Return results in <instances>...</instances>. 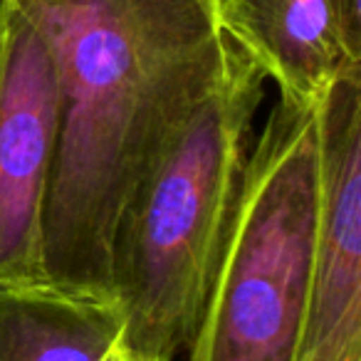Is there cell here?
I'll list each match as a JSON object with an SVG mask.
<instances>
[{
  "label": "cell",
  "mask_w": 361,
  "mask_h": 361,
  "mask_svg": "<svg viewBox=\"0 0 361 361\" xmlns=\"http://www.w3.org/2000/svg\"><path fill=\"white\" fill-rule=\"evenodd\" d=\"M121 331L124 312L109 292L50 277L0 285V361H99Z\"/></svg>",
  "instance_id": "obj_7"
},
{
  "label": "cell",
  "mask_w": 361,
  "mask_h": 361,
  "mask_svg": "<svg viewBox=\"0 0 361 361\" xmlns=\"http://www.w3.org/2000/svg\"><path fill=\"white\" fill-rule=\"evenodd\" d=\"M317 104L277 94L252 139L186 361H297L319 193Z\"/></svg>",
  "instance_id": "obj_3"
},
{
  "label": "cell",
  "mask_w": 361,
  "mask_h": 361,
  "mask_svg": "<svg viewBox=\"0 0 361 361\" xmlns=\"http://www.w3.org/2000/svg\"><path fill=\"white\" fill-rule=\"evenodd\" d=\"M99 361H159V359H151V356L141 354V351L131 349L129 344H124L121 339H116L109 349L104 351Z\"/></svg>",
  "instance_id": "obj_8"
},
{
  "label": "cell",
  "mask_w": 361,
  "mask_h": 361,
  "mask_svg": "<svg viewBox=\"0 0 361 361\" xmlns=\"http://www.w3.org/2000/svg\"><path fill=\"white\" fill-rule=\"evenodd\" d=\"M57 131L50 42L18 0H0V285L47 277L42 223Z\"/></svg>",
  "instance_id": "obj_4"
},
{
  "label": "cell",
  "mask_w": 361,
  "mask_h": 361,
  "mask_svg": "<svg viewBox=\"0 0 361 361\" xmlns=\"http://www.w3.org/2000/svg\"><path fill=\"white\" fill-rule=\"evenodd\" d=\"M20 6H42V3H57V0H18Z\"/></svg>",
  "instance_id": "obj_9"
},
{
  "label": "cell",
  "mask_w": 361,
  "mask_h": 361,
  "mask_svg": "<svg viewBox=\"0 0 361 361\" xmlns=\"http://www.w3.org/2000/svg\"><path fill=\"white\" fill-rule=\"evenodd\" d=\"M319 193L297 361H361V72L317 104Z\"/></svg>",
  "instance_id": "obj_5"
},
{
  "label": "cell",
  "mask_w": 361,
  "mask_h": 361,
  "mask_svg": "<svg viewBox=\"0 0 361 361\" xmlns=\"http://www.w3.org/2000/svg\"><path fill=\"white\" fill-rule=\"evenodd\" d=\"M267 77L238 42L131 191L111 243L121 341L159 361L186 354L201 322L247 164Z\"/></svg>",
  "instance_id": "obj_2"
},
{
  "label": "cell",
  "mask_w": 361,
  "mask_h": 361,
  "mask_svg": "<svg viewBox=\"0 0 361 361\" xmlns=\"http://www.w3.org/2000/svg\"><path fill=\"white\" fill-rule=\"evenodd\" d=\"M52 47L60 131L42 223L50 280L111 290L116 223L149 161L216 77L213 0H57L23 6Z\"/></svg>",
  "instance_id": "obj_1"
},
{
  "label": "cell",
  "mask_w": 361,
  "mask_h": 361,
  "mask_svg": "<svg viewBox=\"0 0 361 361\" xmlns=\"http://www.w3.org/2000/svg\"><path fill=\"white\" fill-rule=\"evenodd\" d=\"M218 25L250 55L277 94L319 104L341 77L361 72L336 0H213Z\"/></svg>",
  "instance_id": "obj_6"
}]
</instances>
